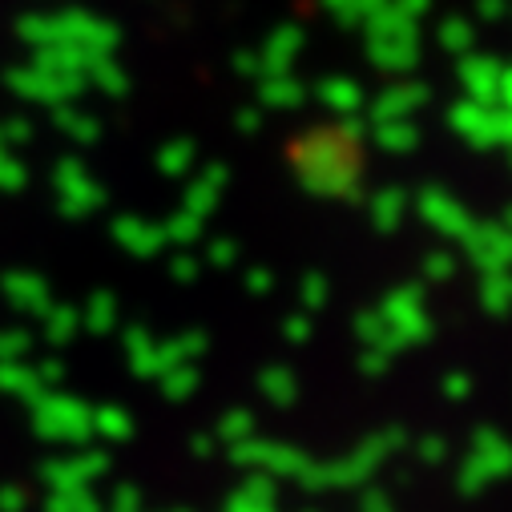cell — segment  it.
Segmentation results:
<instances>
[]
</instances>
